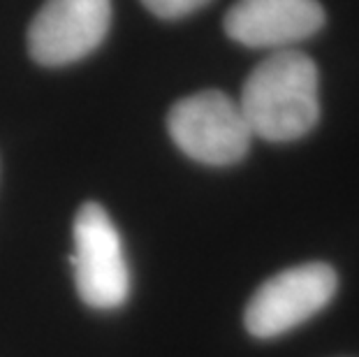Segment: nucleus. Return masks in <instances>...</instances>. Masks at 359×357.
Returning a JSON list of instances; mask_svg holds the SVG:
<instances>
[{"instance_id": "nucleus-1", "label": "nucleus", "mask_w": 359, "mask_h": 357, "mask_svg": "<svg viewBox=\"0 0 359 357\" xmlns=\"http://www.w3.org/2000/svg\"><path fill=\"white\" fill-rule=\"evenodd\" d=\"M236 102L253 137L276 144L306 137L320 121L318 65L302 51H273L253 67Z\"/></svg>"}, {"instance_id": "nucleus-2", "label": "nucleus", "mask_w": 359, "mask_h": 357, "mask_svg": "<svg viewBox=\"0 0 359 357\" xmlns=\"http://www.w3.org/2000/svg\"><path fill=\"white\" fill-rule=\"evenodd\" d=\"M167 130L181 154L209 167H230L248 156L253 133L239 102L223 90H200L179 100Z\"/></svg>"}, {"instance_id": "nucleus-3", "label": "nucleus", "mask_w": 359, "mask_h": 357, "mask_svg": "<svg viewBox=\"0 0 359 357\" xmlns=\"http://www.w3.org/2000/svg\"><path fill=\"white\" fill-rule=\"evenodd\" d=\"M72 237L70 262L81 302L95 311L121 309L130 297V267L111 216L97 202L81 204Z\"/></svg>"}, {"instance_id": "nucleus-4", "label": "nucleus", "mask_w": 359, "mask_h": 357, "mask_svg": "<svg viewBox=\"0 0 359 357\" xmlns=\"http://www.w3.org/2000/svg\"><path fill=\"white\" fill-rule=\"evenodd\" d=\"M339 276L327 262H306L266 278L250 297L243 323L250 337L276 339L330 307Z\"/></svg>"}, {"instance_id": "nucleus-5", "label": "nucleus", "mask_w": 359, "mask_h": 357, "mask_svg": "<svg viewBox=\"0 0 359 357\" xmlns=\"http://www.w3.org/2000/svg\"><path fill=\"white\" fill-rule=\"evenodd\" d=\"M111 26V0H47L28 28V51L47 67L77 63Z\"/></svg>"}, {"instance_id": "nucleus-6", "label": "nucleus", "mask_w": 359, "mask_h": 357, "mask_svg": "<svg viewBox=\"0 0 359 357\" xmlns=\"http://www.w3.org/2000/svg\"><path fill=\"white\" fill-rule=\"evenodd\" d=\"M318 0H236L223 28L230 40L250 49H292L325 28Z\"/></svg>"}, {"instance_id": "nucleus-7", "label": "nucleus", "mask_w": 359, "mask_h": 357, "mask_svg": "<svg viewBox=\"0 0 359 357\" xmlns=\"http://www.w3.org/2000/svg\"><path fill=\"white\" fill-rule=\"evenodd\" d=\"M209 3L211 0H142V5L160 19H183Z\"/></svg>"}]
</instances>
